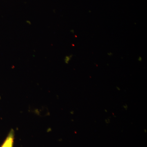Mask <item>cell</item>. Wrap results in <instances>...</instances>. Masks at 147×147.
<instances>
[{
  "instance_id": "1",
  "label": "cell",
  "mask_w": 147,
  "mask_h": 147,
  "mask_svg": "<svg viewBox=\"0 0 147 147\" xmlns=\"http://www.w3.org/2000/svg\"><path fill=\"white\" fill-rule=\"evenodd\" d=\"M14 136V130L11 129L0 147H13Z\"/></svg>"
},
{
  "instance_id": "2",
  "label": "cell",
  "mask_w": 147,
  "mask_h": 147,
  "mask_svg": "<svg viewBox=\"0 0 147 147\" xmlns=\"http://www.w3.org/2000/svg\"><path fill=\"white\" fill-rule=\"evenodd\" d=\"M138 60H139V61H141L142 60V58L141 57H139Z\"/></svg>"
}]
</instances>
